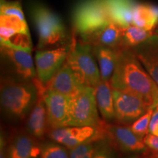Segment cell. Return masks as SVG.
Here are the masks:
<instances>
[{"mask_svg": "<svg viewBox=\"0 0 158 158\" xmlns=\"http://www.w3.org/2000/svg\"><path fill=\"white\" fill-rule=\"evenodd\" d=\"M110 83L114 89L135 94L150 108L158 93V85L143 68L133 48L119 51Z\"/></svg>", "mask_w": 158, "mask_h": 158, "instance_id": "6da1fadb", "label": "cell"}, {"mask_svg": "<svg viewBox=\"0 0 158 158\" xmlns=\"http://www.w3.org/2000/svg\"><path fill=\"white\" fill-rule=\"evenodd\" d=\"M38 98L33 80L4 74L1 78L0 100L2 112L8 119L21 121L31 112Z\"/></svg>", "mask_w": 158, "mask_h": 158, "instance_id": "7a4b0ae2", "label": "cell"}, {"mask_svg": "<svg viewBox=\"0 0 158 158\" xmlns=\"http://www.w3.org/2000/svg\"><path fill=\"white\" fill-rule=\"evenodd\" d=\"M30 13L38 34L37 48L40 50L66 45L68 32L60 17L40 3L31 5Z\"/></svg>", "mask_w": 158, "mask_h": 158, "instance_id": "3957f363", "label": "cell"}, {"mask_svg": "<svg viewBox=\"0 0 158 158\" xmlns=\"http://www.w3.org/2000/svg\"><path fill=\"white\" fill-rule=\"evenodd\" d=\"M93 47L81 40L74 41L67 56L68 63L79 82L84 86L95 88L101 81Z\"/></svg>", "mask_w": 158, "mask_h": 158, "instance_id": "277c9868", "label": "cell"}, {"mask_svg": "<svg viewBox=\"0 0 158 158\" xmlns=\"http://www.w3.org/2000/svg\"><path fill=\"white\" fill-rule=\"evenodd\" d=\"M110 21L104 0H81L73 13L74 29L81 37L102 28Z\"/></svg>", "mask_w": 158, "mask_h": 158, "instance_id": "5b68a950", "label": "cell"}, {"mask_svg": "<svg viewBox=\"0 0 158 158\" xmlns=\"http://www.w3.org/2000/svg\"><path fill=\"white\" fill-rule=\"evenodd\" d=\"M95 98V88L84 86L71 97L67 127L98 126L99 118Z\"/></svg>", "mask_w": 158, "mask_h": 158, "instance_id": "8992f818", "label": "cell"}, {"mask_svg": "<svg viewBox=\"0 0 158 158\" xmlns=\"http://www.w3.org/2000/svg\"><path fill=\"white\" fill-rule=\"evenodd\" d=\"M98 127L103 133L104 138H107L118 152L138 154L147 149L143 138L135 135L130 126L127 127L119 123L110 124L103 119L99 123Z\"/></svg>", "mask_w": 158, "mask_h": 158, "instance_id": "52a82bcc", "label": "cell"}, {"mask_svg": "<svg viewBox=\"0 0 158 158\" xmlns=\"http://www.w3.org/2000/svg\"><path fill=\"white\" fill-rule=\"evenodd\" d=\"M1 55L6 69L5 75L26 80H33L37 77L31 51L1 45Z\"/></svg>", "mask_w": 158, "mask_h": 158, "instance_id": "ba28073f", "label": "cell"}, {"mask_svg": "<svg viewBox=\"0 0 158 158\" xmlns=\"http://www.w3.org/2000/svg\"><path fill=\"white\" fill-rule=\"evenodd\" d=\"M115 120L121 124L135 122L150 108L135 94L113 89Z\"/></svg>", "mask_w": 158, "mask_h": 158, "instance_id": "9c48e42d", "label": "cell"}, {"mask_svg": "<svg viewBox=\"0 0 158 158\" xmlns=\"http://www.w3.org/2000/svg\"><path fill=\"white\" fill-rule=\"evenodd\" d=\"M70 45H65L54 49L40 50L35 54L37 76L46 85L66 61Z\"/></svg>", "mask_w": 158, "mask_h": 158, "instance_id": "30bf717a", "label": "cell"}, {"mask_svg": "<svg viewBox=\"0 0 158 158\" xmlns=\"http://www.w3.org/2000/svg\"><path fill=\"white\" fill-rule=\"evenodd\" d=\"M70 100V96L46 89L44 94V100L46 107L48 130L67 127Z\"/></svg>", "mask_w": 158, "mask_h": 158, "instance_id": "8fae6325", "label": "cell"}, {"mask_svg": "<svg viewBox=\"0 0 158 158\" xmlns=\"http://www.w3.org/2000/svg\"><path fill=\"white\" fill-rule=\"evenodd\" d=\"M6 137L7 158H40L42 143L27 130L6 134Z\"/></svg>", "mask_w": 158, "mask_h": 158, "instance_id": "7c38bea8", "label": "cell"}, {"mask_svg": "<svg viewBox=\"0 0 158 158\" xmlns=\"http://www.w3.org/2000/svg\"><path fill=\"white\" fill-rule=\"evenodd\" d=\"M47 135L51 141L70 149L93 138H98V127H64L51 129Z\"/></svg>", "mask_w": 158, "mask_h": 158, "instance_id": "4fadbf2b", "label": "cell"}, {"mask_svg": "<svg viewBox=\"0 0 158 158\" xmlns=\"http://www.w3.org/2000/svg\"><path fill=\"white\" fill-rule=\"evenodd\" d=\"M33 81L38 90V98L36 103L28 115L26 130L40 141H42L48 131L47 111L44 100V94L46 87L37 77L33 79Z\"/></svg>", "mask_w": 158, "mask_h": 158, "instance_id": "5bb4252c", "label": "cell"}, {"mask_svg": "<svg viewBox=\"0 0 158 158\" xmlns=\"http://www.w3.org/2000/svg\"><path fill=\"white\" fill-rule=\"evenodd\" d=\"M122 33L123 27L110 21L102 28L91 34L81 36V40L92 46H105L121 51Z\"/></svg>", "mask_w": 158, "mask_h": 158, "instance_id": "9a60e30c", "label": "cell"}, {"mask_svg": "<svg viewBox=\"0 0 158 158\" xmlns=\"http://www.w3.org/2000/svg\"><path fill=\"white\" fill-rule=\"evenodd\" d=\"M45 86L48 89L73 97L86 86L79 82L73 71L65 61Z\"/></svg>", "mask_w": 158, "mask_h": 158, "instance_id": "2e32d148", "label": "cell"}, {"mask_svg": "<svg viewBox=\"0 0 158 158\" xmlns=\"http://www.w3.org/2000/svg\"><path fill=\"white\" fill-rule=\"evenodd\" d=\"M133 49L138 60L158 85V36L154 34Z\"/></svg>", "mask_w": 158, "mask_h": 158, "instance_id": "e0dca14e", "label": "cell"}, {"mask_svg": "<svg viewBox=\"0 0 158 158\" xmlns=\"http://www.w3.org/2000/svg\"><path fill=\"white\" fill-rule=\"evenodd\" d=\"M110 21L126 27L133 24V11L136 3L135 0H104Z\"/></svg>", "mask_w": 158, "mask_h": 158, "instance_id": "ac0fdd59", "label": "cell"}, {"mask_svg": "<svg viewBox=\"0 0 158 158\" xmlns=\"http://www.w3.org/2000/svg\"><path fill=\"white\" fill-rule=\"evenodd\" d=\"M95 98L103 119L108 122L115 120L113 88L110 81H100L95 87Z\"/></svg>", "mask_w": 158, "mask_h": 158, "instance_id": "d6986e66", "label": "cell"}, {"mask_svg": "<svg viewBox=\"0 0 158 158\" xmlns=\"http://www.w3.org/2000/svg\"><path fill=\"white\" fill-rule=\"evenodd\" d=\"M101 80L110 81L115 70L119 51L105 46H92Z\"/></svg>", "mask_w": 158, "mask_h": 158, "instance_id": "ffe728a7", "label": "cell"}, {"mask_svg": "<svg viewBox=\"0 0 158 158\" xmlns=\"http://www.w3.org/2000/svg\"><path fill=\"white\" fill-rule=\"evenodd\" d=\"M17 33H29L26 20L12 15H0V40L4 43Z\"/></svg>", "mask_w": 158, "mask_h": 158, "instance_id": "44dd1931", "label": "cell"}, {"mask_svg": "<svg viewBox=\"0 0 158 158\" xmlns=\"http://www.w3.org/2000/svg\"><path fill=\"white\" fill-rule=\"evenodd\" d=\"M133 24L147 30H155L158 24V17L153 10L152 5L136 4L133 11Z\"/></svg>", "mask_w": 158, "mask_h": 158, "instance_id": "7402d4cb", "label": "cell"}, {"mask_svg": "<svg viewBox=\"0 0 158 158\" xmlns=\"http://www.w3.org/2000/svg\"><path fill=\"white\" fill-rule=\"evenodd\" d=\"M155 34L153 31L147 30L131 24L123 27L122 46V49L133 48Z\"/></svg>", "mask_w": 158, "mask_h": 158, "instance_id": "603a6c76", "label": "cell"}, {"mask_svg": "<svg viewBox=\"0 0 158 158\" xmlns=\"http://www.w3.org/2000/svg\"><path fill=\"white\" fill-rule=\"evenodd\" d=\"M40 158H70L69 149L54 141H43Z\"/></svg>", "mask_w": 158, "mask_h": 158, "instance_id": "cb8c5ba5", "label": "cell"}, {"mask_svg": "<svg viewBox=\"0 0 158 158\" xmlns=\"http://www.w3.org/2000/svg\"><path fill=\"white\" fill-rule=\"evenodd\" d=\"M98 138H93L69 149L70 158H93L97 149Z\"/></svg>", "mask_w": 158, "mask_h": 158, "instance_id": "d4e9b609", "label": "cell"}, {"mask_svg": "<svg viewBox=\"0 0 158 158\" xmlns=\"http://www.w3.org/2000/svg\"><path fill=\"white\" fill-rule=\"evenodd\" d=\"M154 109L149 108L145 114L140 116L138 119L133 122L130 126V129L138 137L143 138L149 133V127L150 120L152 116Z\"/></svg>", "mask_w": 158, "mask_h": 158, "instance_id": "484cf974", "label": "cell"}, {"mask_svg": "<svg viewBox=\"0 0 158 158\" xmlns=\"http://www.w3.org/2000/svg\"><path fill=\"white\" fill-rule=\"evenodd\" d=\"M1 45L31 52L32 50V43L29 33H17L8 40L1 43Z\"/></svg>", "mask_w": 158, "mask_h": 158, "instance_id": "4316f807", "label": "cell"}, {"mask_svg": "<svg viewBox=\"0 0 158 158\" xmlns=\"http://www.w3.org/2000/svg\"><path fill=\"white\" fill-rule=\"evenodd\" d=\"M0 15H12L25 20L21 4L19 1H0Z\"/></svg>", "mask_w": 158, "mask_h": 158, "instance_id": "83f0119b", "label": "cell"}, {"mask_svg": "<svg viewBox=\"0 0 158 158\" xmlns=\"http://www.w3.org/2000/svg\"><path fill=\"white\" fill-rule=\"evenodd\" d=\"M117 152L107 138H100L97 142L93 158H117Z\"/></svg>", "mask_w": 158, "mask_h": 158, "instance_id": "f1b7e54d", "label": "cell"}, {"mask_svg": "<svg viewBox=\"0 0 158 158\" xmlns=\"http://www.w3.org/2000/svg\"><path fill=\"white\" fill-rule=\"evenodd\" d=\"M143 143L148 149L158 151V136L152 133H148L143 138Z\"/></svg>", "mask_w": 158, "mask_h": 158, "instance_id": "f546056e", "label": "cell"}, {"mask_svg": "<svg viewBox=\"0 0 158 158\" xmlns=\"http://www.w3.org/2000/svg\"><path fill=\"white\" fill-rule=\"evenodd\" d=\"M0 158H7V137L5 131H1V142H0Z\"/></svg>", "mask_w": 158, "mask_h": 158, "instance_id": "4dcf8cb0", "label": "cell"}, {"mask_svg": "<svg viewBox=\"0 0 158 158\" xmlns=\"http://www.w3.org/2000/svg\"><path fill=\"white\" fill-rule=\"evenodd\" d=\"M140 155L141 158H158V151L147 148V149L144 150Z\"/></svg>", "mask_w": 158, "mask_h": 158, "instance_id": "1f68e13d", "label": "cell"}, {"mask_svg": "<svg viewBox=\"0 0 158 158\" xmlns=\"http://www.w3.org/2000/svg\"><path fill=\"white\" fill-rule=\"evenodd\" d=\"M151 108H152L154 110H158V93L157 94V97H156V99L155 100V102H154L153 106H152Z\"/></svg>", "mask_w": 158, "mask_h": 158, "instance_id": "d6a6232c", "label": "cell"}, {"mask_svg": "<svg viewBox=\"0 0 158 158\" xmlns=\"http://www.w3.org/2000/svg\"><path fill=\"white\" fill-rule=\"evenodd\" d=\"M151 133H152V134H154V135L158 136V123L157 124V125L155 126V128H154V130H152V132Z\"/></svg>", "mask_w": 158, "mask_h": 158, "instance_id": "836d02e7", "label": "cell"}, {"mask_svg": "<svg viewBox=\"0 0 158 158\" xmlns=\"http://www.w3.org/2000/svg\"><path fill=\"white\" fill-rule=\"evenodd\" d=\"M125 158H141V155H137V154H133V155L127 156V157H126Z\"/></svg>", "mask_w": 158, "mask_h": 158, "instance_id": "e575fe53", "label": "cell"}, {"mask_svg": "<svg viewBox=\"0 0 158 158\" xmlns=\"http://www.w3.org/2000/svg\"><path fill=\"white\" fill-rule=\"evenodd\" d=\"M155 35H157V36H158V27H157V28L155 29Z\"/></svg>", "mask_w": 158, "mask_h": 158, "instance_id": "d590c367", "label": "cell"}]
</instances>
